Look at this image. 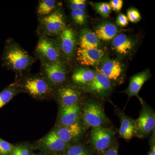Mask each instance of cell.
<instances>
[{
    "label": "cell",
    "instance_id": "9a60e30c",
    "mask_svg": "<svg viewBox=\"0 0 155 155\" xmlns=\"http://www.w3.org/2000/svg\"><path fill=\"white\" fill-rule=\"evenodd\" d=\"M80 107L78 104L69 107H61L59 116L61 126H68L78 122Z\"/></svg>",
    "mask_w": 155,
    "mask_h": 155
},
{
    "label": "cell",
    "instance_id": "277c9868",
    "mask_svg": "<svg viewBox=\"0 0 155 155\" xmlns=\"http://www.w3.org/2000/svg\"><path fill=\"white\" fill-rule=\"evenodd\" d=\"M82 118L86 126L92 127L102 126L108 121L101 106L94 101L87 102L85 104Z\"/></svg>",
    "mask_w": 155,
    "mask_h": 155
},
{
    "label": "cell",
    "instance_id": "d4e9b609",
    "mask_svg": "<svg viewBox=\"0 0 155 155\" xmlns=\"http://www.w3.org/2000/svg\"><path fill=\"white\" fill-rule=\"evenodd\" d=\"M93 6L95 11L103 17H109L110 14L112 9L109 3H94Z\"/></svg>",
    "mask_w": 155,
    "mask_h": 155
},
{
    "label": "cell",
    "instance_id": "484cf974",
    "mask_svg": "<svg viewBox=\"0 0 155 155\" xmlns=\"http://www.w3.org/2000/svg\"><path fill=\"white\" fill-rule=\"evenodd\" d=\"M71 16L74 22L79 25H82L85 23L86 20V14L85 11L81 10H72Z\"/></svg>",
    "mask_w": 155,
    "mask_h": 155
},
{
    "label": "cell",
    "instance_id": "836d02e7",
    "mask_svg": "<svg viewBox=\"0 0 155 155\" xmlns=\"http://www.w3.org/2000/svg\"><path fill=\"white\" fill-rule=\"evenodd\" d=\"M152 143L150 150L148 155H155V137L152 136Z\"/></svg>",
    "mask_w": 155,
    "mask_h": 155
},
{
    "label": "cell",
    "instance_id": "6da1fadb",
    "mask_svg": "<svg viewBox=\"0 0 155 155\" xmlns=\"http://www.w3.org/2000/svg\"><path fill=\"white\" fill-rule=\"evenodd\" d=\"M5 59L9 67L17 71L26 70L33 61V58L26 51L15 43L10 46L7 50Z\"/></svg>",
    "mask_w": 155,
    "mask_h": 155
},
{
    "label": "cell",
    "instance_id": "7a4b0ae2",
    "mask_svg": "<svg viewBox=\"0 0 155 155\" xmlns=\"http://www.w3.org/2000/svg\"><path fill=\"white\" fill-rule=\"evenodd\" d=\"M61 49L57 42L47 36L42 37L36 47V52L43 64L60 61Z\"/></svg>",
    "mask_w": 155,
    "mask_h": 155
},
{
    "label": "cell",
    "instance_id": "4dcf8cb0",
    "mask_svg": "<svg viewBox=\"0 0 155 155\" xmlns=\"http://www.w3.org/2000/svg\"><path fill=\"white\" fill-rule=\"evenodd\" d=\"M109 4L111 9L116 12H119L122 8L123 2L122 0H111Z\"/></svg>",
    "mask_w": 155,
    "mask_h": 155
},
{
    "label": "cell",
    "instance_id": "5b68a950",
    "mask_svg": "<svg viewBox=\"0 0 155 155\" xmlns=\"http://www.w3.org/2000/svg\"><path fill=\"white\" fill-rule=\"evenodd\" d=\"M115 133L110 127H93L91 134L92 144L98 152L107 149L114 141Z\"/></svg>",
    "mask_w": 155,
    "mask_h": 155
},
{
    "label": "cell",
    "instance_id": "83f0119b",
    "mask_svg": "<svg viewBox=\"0 0 155 155\" xmlns=\"http://www.w3.org/2000/svg\"><path fill=\"white\" fill-rule=\"evenodd\" d=\"M127 17L128 21L133 23H137L141 19L139 11L135 8H131L127 11Z\"/></svg>",
    "mask_w": 155,
    "mask_h": 155
},
{
    "label": "cell",
    "instance_id": "ffe728a7",
    "mask_svg": "<svg viewBox=\"0 0 155 155\" xmlns=\"http://www.w3.org/2000/svg\"><path fill=\"white\" fill-rule=\"evenodd\" d=\"M78 44L82 48H99L100 40L94 32L85 28L81 32Z\"/></svg>",
    "mask_w": 155,
    "mask_h": 155
},
{
    "label": "cell",
    "instance_id": "f1b7e54d",
    "mask_svg": "<svg viewBox=\"0 0 155 155\" xmlns=\"http://www.w3.org/2000/svg\"><path fill=\"white\" fill-rule=\"evenodd\" d=\"M14 147L8 142L0 138V153L3 155H7L11 153Z\"/></svg>",
    "mask_w": 155,
    "mask_h": 155
},
{
    "label": "cell",
    "instance_id": "ba28073f",
    "mask_svg": "<svg viewBox=\"0 0 155 155\" xmlns=\"http://www.w3.org/2000/svg\"><path fill=\"white\" fill-rule=\"evenodd\" d=\"M99 72L107 77L111 81L120 83L123 81L124 68L118 60L109 59L104 61Z\"/></svg>",
    "mask_w": 155,
    "mask_h": 155
},
{
    "label": "cell",
    "instance_id": "1f68e13d",
    "mask_svg": "<svg viewBox=\"0 0 155 155\" xmlns=\"http://www.w3.org/2000/svg\"><path fill=\"white\" fill-rule=\"evenodd\" d=\"M77 9L85 11L86 8V1L84 0H75Z\"/></svg>",
    "mask_w": 155,
    "mask_h": 155
},
{
    "label": "cell",
    "instance_id": "52a82bcc",
    "mask_svg": "<svg viewBox=\"0 0 155 155\" xmlns=\"http://www.w3.org/2000/svg\"><path fill=\"white\" fill-rule=\"evenodd\" d=\"M84 91L97 96L105 97L109 95L112 88L111 81L101 72L96 73L94 79L83 87Z\"/></svg>",
    "mask_w": 155,
    "mask_h": 155
},
{
    "label": "cell",
    "instance_id": "4fadbf2b",
    "mask_svg": "<svg viewBox=\"0 0 155 155\" xmlns=\"http://www.w3.org/2000/svg\"><path fill=\"white\" fill-rule=\"evenodd\" d=\"M24 87L31 95L35 97L46 95L51 91V87L43 78H30L25 81Z\"/></svg>",
    "mask_w": 155,
    "mask_h": 155
},
{
    "label": "cell",
    "instance_id": "8fae6325",
    "mask_svg": "<svg viewBox=\"0 0 155 155\" xmlns=\"http://www.w3.org/2000/svg\"><path fill=\"white\" fill-rule=\"evenodd\" d=\"M150 76V70L146 69L130 78L128 87L123 91V93L128 95V99L131 97H136L140 100L142 104H143V101L139 96V92L144 84L149 79Z\"/></svg>",
    "mask_w": 155,
    "mask_h": 155
},
{
    "label": "cell",
    "instance_id": "4316f807",
    "mask_svg": "<svg viewBox=\"0 0 155 155\" xmlns=\"http://www.w3.org/2000/svg\"><path fill=\"white\" fill-rule=\"evenodd\" d=\"M66 155H89L87 151L82 146L73 145L70 147Z\"/></svg>",
    "mask_w": 155,
    "mask_h": 155
},
{
    "label": "cell",
    "instance_id": "ac0fdd59",
    "mask_svg": "<svg viewBox=\"0 0 155 155\" xmlns=\"http://www.w3.org/2000/svg\"><path fill=\"white\" fill-rule=\"evenodd\" d=\"M112 40L113 49L116 53L121 55L129 54L134 48L133 41L123 34L117 35Z\"/></svg>",
    "mask_w": 155,
    "mask_h": 155
},
{
    "label": "cell",
    "instance_id": "30bf717a",
    "mask_svg": "<svg viewBox=\"0 0 155 155\" xmlns=\"http://www.w3.org/2000/svg\"><path fill=\"white\" fill-rule=\"evenodd\" d=\"M104 55V53L100 48H79L77 51V59L81 65L96 66L101 62Z\"/></svg>",
    "mask_w": 155,
    "mask_h": 155
},
{
    "label": "cell",
    "instance_id": "2e32d148",
    "mask_svg": "<svg viewBox=\"0 0 155 155\" xmlns=\"http://www.w3.org/2000/svg\"><path fill=\"white\" fill-rule=\"evenodd\" d=\"M41 143L45 149L52 153L63 151L66 148L67 144L58 136L54 130L42 138Z\"/></svg>",
    "mask_w": 155,
    "mask_h": 155
},
{
    "label": "cell",
    "instance_id": "e575fe53",
    "mask_svg": "<svg viewBox=\"0 0 155 155\" xmlns=\"http://www.w3.org/2000/svg\"><path fill=\"white\" fill-rule=\"evenodd\" d=\"M11 155H20L19 154L15 152L12 151V152L11 153Z\"/></svg>",
    "mask_w": 155,
    "mask_h": 155
},
{
    "label": "cell",
    "instance_id": "5bb4252c",
    "mask_svg": "<svg viewBox=\"0 0 155 155\" xmlns=\"http://www.w3.org/2000/svg\"><path fill=\"white\" fill-rule=\"evenodd\" d=\"M82 126L79 122L68 126H61L54 130L58 136L66 143L79 137L82 133Z\"/></svg>",
    "mask_w": 155,
    "mask_h": 155
},
{
    "label": "cell",
    "instance_id": "d6986e66",
    "mask_svg": "<svg viewBox=\"0 0 155 155\" xmlns=\"http://www.w3.org/2000/svg\"><path fill=\"white\" fill-rule=\"evenodd\" d=\"M121 126L119 130L120 137L129 140L135 136V121L125 115L123 112H119Z\"/></svg>",
    "mask_w": 155,
    "mask_h": 155
},
{
    "label": "cell",
    "instance_id": "d6a6232c",
    "mask_svg": "<svg viewBox=\"0 0 155 155\" xmlns=\"http://www.w3.org/2000/svg\"><path fill=\"white\" fill-rule=\"evenodd\" d=\"M103 155H118L117 147H114L107 150Z\"/></svg>",
    "mask_w": 155,
    "mask_h": 155
},
{
    "label": "cell",
    "instance_id": "44dd1931",
    "mask_svg": "<svg viewBox=\"0 0 155 155\" xmlns=\"http://www.w3.org/2000/svg\"><path fill=\"white\" fill-rule=\"evenodd\" d=\"M94 32L99 39L103 41H110L117 35L118 28L113 23L105 22L99 25Z\"/></svg>",
    "mask_w": 155,
    "mask_h": 155
},
{
    "label": "cell",
    "instance_id": "cb8c5ba5",
    "mask_svg": "<svg viewBox=\"0 0 155 155\" xmlns=\"http://www.w3.org/2000/svg\"><path fill=\"white\" fill-rule=\"evenodd\" d=\"M15 89H6L0 93V109L9 102L16 94Z\"/></svg>",
    "mask_w": 155,
    "mask_h": 155
},
{
    "label": "cell",
    "instance_id": "8992f818",
    "mask_svg": "<svg viewBox=\"0 0 155 155\" xmlns=\"http://www.w3.org/2000/svg\"><path fill=\"white\" fill-rule=\"evenodd\" d=\"M41 24L44 33L48 35L60 34L66 27L64 15L58 11L44 17Z\"/></svg>",
    "mask_w": 155,
    "mask_h": 155
},
{
    "label": "cell",
    "instance_id": "7402d4cb",
    "mask_svg": "<svg viewBox=\"0 0 155 155\" xmlns=\"http://www.w3.org/2000/svg\"><path fill=\"white\" fill-rule=\"evenodd\" d=\"M96 73L87 68H80L74 71L72 79L76 84L85 86L94 79Z\"/></svg>",
    "mask_w": 155,
    "mask_h": 155
},
{
    "label": "cell",
    "instance_id": "9c48e42d",
    "mask_svg": "<svg viewBox=\"0 0 155 155\" xmlns=\"http://www.w3.org/2000/svg\"><path fill=\"white\" fill-rule=\"evenodd\" d=\"M43 68L48 80L53 84H61L66 80L67 72L64 64L61 61L49 64H43Z\"/></svg>",
    "mask_w": 155,
    "mask_h": 155
},
{
    "label": "cell",
    "instance_id": "3957f363",
    "mask_svg": "<svg viewBox=\"0 0 155 155\" xmlns=\"http://www.w3.org/2000/svg\"><path fill=\"white\" fill-rule=\"evenodd\" d=\"M135 121V136L140 138L147 137L154 130V111L143 103L139 116Z\"/></svg>",
    "mask_w": 155,
    "mask_h": 155
},
{
    "label": "cell",
    "instance_id": "603a6c76",
    "mask_svg": "<svg viewBox=\"0 0 155 155\" xmlns=\"http://www.w3.org/2000/svg\"><path fill=\"white\" fill-rule=\"evenodd\" d=\"M56 1L54 0H43L39 3L38 8V14L41 16L49 15L55 7Z\"/></svg>",
    "mask_w": 155,
    "mask_h": 155
},
{
    "label": "cell",
    "instance_id": "f546056e",
    "mask_svg": "<svg viewBox=\"0 0 155 155\" xmlns=\"http://www.w3.org/2000/svg\"><path fill=\"white\" fill-rule=\"evenodd\" d=\"M116 23L119 27H124L127 26L128 24L127 16L124 14H119L116 19Z\"/></svg>",
    "mask_w": 155,
    "mask_h": 155
},
{
    "label": "cell",
    "instance_id": "e0dca14e",
    "mask_svg": "<svg viewBox=\"0 0 155 155\" xmlns=\"http://www.w3.org/2000/svg\"><path fill=\"white\" fill-rule=\"evenodd\" d=\"M58 97L61 107H69L78 104L81 95L74 87L65 86L60 89Z\"/></svg>",
    "mask_w": 155,
    "mask_h": 155
},
{
    "label": "cell",
    "instance_id": "7c38bea8",
    "mask_svg": "<svg viewBox=\"0 0 155 155\" xmlns=\"http://www.w3.org/2000/svg\"><path fill=\"white\" fill-rule=\"evenodd\" d=\"M59 47L65 55L71 58L76 48V35L72 28L66 27L60 34Z\"/></svg>",
    "mask_w": 155,
    "mask_h": 155
}]
</instances>
